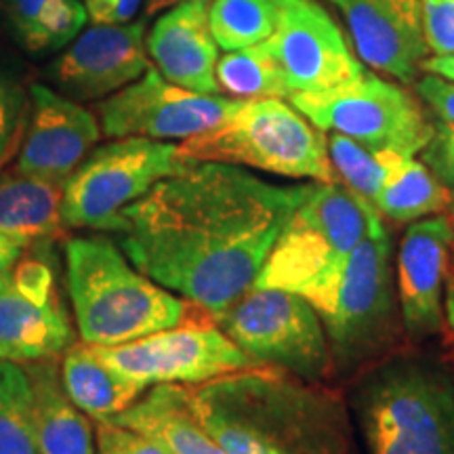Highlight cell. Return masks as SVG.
Listing matches in <instances>:
<instances>
[{
    "label": "cell",
    "mask_w": 454,
    "mask_h": 454,
    "mask_svg": "<svg viewBox=\"0 0 454 454\" xmlns=\"http://www.w3.org/2000/svg\"><path fill=\"white\" fill-rule=\"evenodd\" d=\"M308 187L190 162L124 208L118 240L141 274L215 317L253 288Z\"/></svg>",
    "instance_id": "obj_1"
},
{
    "label": "cell",
    "mask_w": 454,
    "mask_h": 454,
    "mask_svg": "<svg viewBox=\"0 0 454 454\" xmlns=\"http://www.w3.org/2000/svg\"><path fill=\"white\" fill-rule=\"evenodd\" d=\"M66 280L78 333L89 345L130 343L181 326L190 314V301L141 274L106 236L66 244Z\"/></svg>",
    "instance_id": "obj_2"
},
{
    "label": "cell",
    "mask_w": 454,
    "mask_h": 454,
    "mask_svg": "<svg viewBox=\"0 0 454 454\" xmlns=\"http://www.w3.org/2000/svg\"><path fill=\"white\" fill-rule=\"evenodd\" d=\"M184 164L223 162L334 184L325 130L278 98L242 99L223 122L177 145Z\"/></svg>",
    "instance_id": "obj_3"
},
{
    "label": "cell",
    "mask_w": 454,
    "mask_h": 454,
    "mask_svg": "<svg viewBox=\"0 0 454 454\" xmlns=\"http://www.w3.org/2000/svg\"><path fill=\"white\" fill-rule=\"evenodd\" d=\"M356 406L372 454H454V379L435 362H389L362 383Z\"/></svg>",
    "instance_id": "obj_4"
},
{
    "label": "cell",
    "mask_w": 454,
    "mask_h": 454,
    "mask_svg": "<svg viewBox=\"0 0 454 454\" xmlns=\"http://www.w3.org/2000/svg\"><path fill=\"white\" fill-rule=\"evenodd\" d=\"M383 230L377 207L340 181L309 184L253 286L282 288L303 297L334 274L366 236Z\"/></svg>",
    "instance_id": "obj_5"
},
{
    "label": "cell",
    "mask_w": 454,
    "mask_h": 454,
    "mask_svg": "<svg viewBox=\"0 0 454 454\" xmlns=\"http://www.w3.org/2000/svg\"><path fill=\"white\" fill-rule=\"evenodd\" d=\"M320 316L331 354L343 366L387 348L395 331V294L387 227L366 236L340 268L303 294Z\"/></svg>",
    "instance_id": "obj_6"
},
{
    "label": "cell",
    "mask_w": 454,
    "mask_h": 454,
    "mask_svg": "<svg viewBox=\"0 0 454 454\" xmlns=\"http://www.w3.org/2000/svg\"><path fill=\"white\" fill-rule=\"evenodd\" d=\"M184 167L175 144L124 137L101 145L66 181L64 225L121 234L124 208Z\"/></svg>",
    "instance_id": "obj_7"
},
{
    "label": "cell",
    "mask_w": 454,
    "mask_h": 454,
    "mask_svg": "<svg viewBox=\"0 0 454 454\" xmlns=\"http://www.w3.org/2000/svg\"><path fill=\"white\" fill-rule=\"evenodd\" d=\"M288 101L326 133H340L372 152L414 156L434 137L431 124L411 93L377 74L320 93H293Z\"/></svg>",
    "instance_id": "obj_8"
},
{
    "label": "cell",
    "mask_w": 454,
    "mask_h": 454,
    "mask_svg": "<svg viewBox=\"0 0 454 454\" xmlns=\"http://www.w3.org/2000/svg\"><path fill=\"white\" fill-rule=\"evenodd\" d=\"M215 322L259 364L284 366L311 381L331 368L325 325L314 305L297 293L253 286Z\"/></svg>",
    "instance_id": "obj_9"
},
{
    "label": "cell",
    "mask_w": 454,
    "mask_h": 454,
    "mask_svg": "<svg viewBox=\"0 0 454 454\" xmlns=\"http://www.w3.org/2000/svg\"><path fill=\"white\" fill-rule=\"evenodd\" d=\"M90 348L104 364L144 389L217 381L259 364L217 326H175L130 343Z\"/></svg>",
    "instance_id": "obj_10"
},
{
    "label": "cell",
    "mask_w": 454,
    "mask_h": 454,
    "mask_svg": "<svg viewBox=\"0 0 454 454\" xmlns=\"http://www.w3.org/2000/svg\"><path fill=\"white\" fill-rule=\"evenodd\" d=\"M242 99L202 95L168 82L156 67L98 106L101 133L114 139H190L217 127Z\"/></svg>",
    "instance_id": "obj_11"
},
{
    "label": "cell",
    "mask_w": 454,
    "mask_h": 454,
    "mask_svg": "<svg viewBox=\"0 0 454 454\" xmlns=\"http://www.w3.org/2000/svg\"><path fill=\"white\" fill-rule=\"evenodd\" d=\"M268 43L291 95L337 89L364 74L337 21L316 0H284Z\"/></svg>",
    "instance_id": "obj_12"
},
{
    "label": "cell",
    "mask_w": 454,
    "mask_h": 454,
    "mask_svg": "<svg viewBox=\"0 0 454 454\" xmlns=\"http://www.w3.org/2000/svg\"><path fill=\"white\" fill-rule=\"evenodd\" d=\"M144 34L145 20L122 26H93L57 57L51 66V81L70 99L110 98L150 67Z\"/></svg>",
    "instance_id": "obj_13"
},
{
    "label": "cell",
    "mask_w": 454,
    "mask_h": 454,
    "mask_svg": "<svg viewBox=\"0 0 454 454\" xmlns=\"http://www.w3.org/2000/svg\"><path fill=\"white\" fill-rule=\"evenodd\" d=\"M348 24L360 61L412 82L429 53L421 0H331Z\"/></svg>",
    "instance_id": "obj_14"
},
{
    "label": "cell",
    "mask_w": 454,
    "mask_h": 454,
    "mask_svg": "<svg viewBox=\"0 0 454 454\" xmlns=\"http://www.w3.org/2000/svg\"><path fill=\"white\" fill-rule=\"evenodd\" d=\"M30 99V124L17 158V168L66 184L98 145L101 124L87 107L44 84H34Z\"/></svg>",
    "instance_id": "obj_15"
},
{
    "label": "cell",
    "mask_w": 454,
    "mask_h": 454,
    "mask_svg": "<svg viewBox=\"0 0 454 454\" xmlns=\"http://www.w3.org/2000/svg\"><path fill=\"white\" fill-rule=\"evenodd\" d=\"M454 227L444 215L419 219L406 230L397 253V294L406 331L421 339L442 328V293L446 286Z\"/></svg>",
    "instance_id": "obj_16"
},
{
    "label": "cell",
    "mask_w": 454,
    "mask_h": 454,
    "mask_svg": "<svg viewBox=\"0 0 454 454\" xmlns=\"http://www.w3.org/2000/svg\"><path fill=\"white\" fill-rule=\"evenodd\" d=\"M147 53L168 82L202 95H219V44L208 26V3L184 0L158 17L145 41Z\"/></svg>",
    "instance_id": "obj_17"
},
{
    "label": "cell",
    "mask_w": 454,
    "mask_h": 454,
    "mask_svg": "<svg viewBox=\"0 0 454 454\" xmlns=\"http://www.w3.org/2000/svg\"><path fill=\"white\" fill-rule=\"evenodd\" d=\"M74 345L70 325L59 297L36 299L13 284L0 286V357L17 364L64 356Z\"/></svg>",
    "instance_id": "obj_18"
},
{
    "label": "cell",
    "mask_w": 454,
    "mask_h": 454,
    "mask_svg": "<svg viewBox=\"0 0 454 454\" xmlns=\"http://www.w3.org/2000/svg\"><path fill=\"white\" fill-rule=\"evenodd\" d=\"M32 389V421L38 454H95L89 414L72 402L55 357L21 364Z\"/></svg>",
    "instance_id": "obj_19"
},
{
    "label": "cell",
    "mask_w": 454,
    "mask_h": 454,
    "mask_svg": "<svg viewBox=\"0 0 454 454\" xmlns=\"http://www.w3.org/2000/svg\"><path fill=\"white\" fill-rule=\"evenodd\" d=\"M110 421L156 440L170 454H225L198 421L190 391L181 385H156L144 400Z\"/></svg>",
    "instance_id": "obj_20"
},
{
    "label": "cell",
    "mask_w": 454,
    "mask_h": 454,
    "mask_svg": "<svg viewBox=\"0 0 454 454\" xmlns=\"http://www.w3.org/2000/svg\"><path fill=\"white\" fill-rule=\"evenodd\" d=\"M64 185L21 173L17 167L0 173V234L26 247L34 240L64 236Z\"/></svg>",
    "instance_id": "obj_21"
},
{
    "label": "cell",
    "mask_w": 454,
    "mask_h": 454,
    "mask_svg": "<svg viewBox=\"0 0 454 454\" xmlns=\"http://www.w3.org/2000/svg\"><path fill=\"white\" fill-rule=\"evenodd\" d=\"M59 371L74 404L95 421H110L122 414L144 391L141 385L104 364L84 340L66 351Z\"/></svg>",
    "instance_id": "obj_22"
},
{
    "label": "cell",
    "mask_w": 454,
    "mask_h": 454,
    "mask_svg": "<svg viewBox=\"0 0 454 454\" xmlns=\"http://www.w3.org/2000/svg\"><path fill=\"white\" fill-rule=\"evenodd\" d=\"M381 156L385 162V179L374 198V207L385 217L408 223L452 207L450 192L427 164L414 160V156H402L395 152H381Z\"/></svg>",
    "instance_id": "obj_23"
},
{
    "label": "cell",
    "mask_w": 454,
    "mask_h": 454,
    "mask_svg": "<svg viewBox=\"0 0 454 454\" xmlns=\"http://www.w3.org/2000/svg\"><path fill=\"white\" fill-rule=\"evenodd\" d=\"M217 84L234 99L291 98L270 43L263 41L253 47L227 51L217 61Z\"/></svg>",
    "instance_id": "obj_24"
},
{
    "label": "cell",
    "mask_w": 454,
    "mask_h": 454,
    "mask_svg": "<svg viewBox=\"0 0 454 454\" xmlns=\"http://www.w3.org/2000/svg\"><path fill=\"white\" fill-rule=\"evenodd\" d=\"M284 0H213L208 26L219 49L238 51L268 41L276 32Z\"/></svg>",
    "instance_id": "obj_25"
},
{
    "label": "cell",
    "mask_w": 454,
    "mask_h": 454,
    "mask_svg": "<svg viewBox=\"0 0 454 454\" xmlns=\"http://www.w3.org/2000/svg\"><path fill=\"white\" fill-rule=\"evenodd\" d=\"M0 454H38L26 368L0 357Z\"/></svg>",
    "instance_id": "obj_26"
},
{
    "label": "cell",
    "mask_w": 454,
    "mask_h": 454,
    "mask_svg": "<svg viewBox=\"0 0 454 454\" xmlns=\"http://www.w3.org/2000/svg\"><path fill=\"white\" fill-rule=\"evenodd\" d=\"M192 411L208 435L223 448L225 454H284L271 444V442L261 435L257 429L251 427L234 412L225 411L211 397L204 395L200 389H190Z\"/></svg>",
    "instance_id": "obj_27"
},
{
    "label": "cell",
    "mask_w": 454,
    "mask_h": 454,
    "mask_svg": "<svg viewBox=\"0 0 454 454\" xmlns=\"http://www.w3.org/2000/svg\"><path fill=\"white\" fill-rule=\"evenodd\" d=\"M328 158L337 173V179L357 196L374 204L385 179V162L381 152H372L357 141L340 133L326 137Z\"/></svg>",
    "instance_id": "obj_28"
},
{
    "label": "cell",
    "mask_w": 454,
    "mask_h": 454,
    "mask_svg": "<svg viewBox=\"0 0 454 454\" xmlns=\"http://www.w3.org/2000/svg\"><path fill=\"white\" fill-rule=\"evenodd\" d=\"M87 21L89 13L81 0H49L20 43L34 55L59 51L81 36Z\"/></svg>",
    "instance_id": "obj_29"
},
{
    "label": "cell",
    "mask_w": 454,
    "mask_h": 454,
    "mask_svg": "<svg viewBox=\"0 0 454 454\" xmlns=\"http://www.w3.org/2000/svg\"><path fill=\"white\" fill-rule=\"evenodd\" d=\"M429 53L454 55V0H421Z\"/></svg>",
    "instance_id": "obj_30"
},
{
    "label": "cell",
    "mask_w": 454,
    "mask_h": 454,
    "mask_svg": "<svg viewBox=\"0 0 454 454\" xmlns=\"http://www.w3.org/2000/svg\"><path fill=\"white\" fill-rule=\"evenodd\" d=\"M26 112V99L13 81L0 74V164L7 160L17 144Z\"/></svg>",
    "instance_id": "obj_31"
},
{
    "label": "cell",
    "mask_w": 454,
    "mask_h": 454,
    "mask_svg": "<svg viewBox=\"0 0 454 454\" xmlns=\"http://www.w3.org/2000/svg\"><path fill=\"white\" fill-rule=\"evenodd\" d=\"M98 454H170L156 440L112 421H98Z\"/></svg>",
    "instance_id": "obj_32"
},
{
    "label": "cell",
    "mask_w": 454,
    "mask_h": 454,
    "mask_svg": "<svg viewBox=\"0 0 454 454\" xmlns=\"http://www.w3.org/2000/svg\"><path fill=\"white\" fill-rule=\"evenodd\" d=\"M423 162L434 170V175L452 196L454 207V124L438 122L434 129V137L427 144V147L421 152Z\"/></svg>",
    "instance_id": "obj_33"
},
{
    "label": "cell",
    "mask_w": 454,
    "mask_h": 454,
    "mask_svg": "<svg viewBox=\"0 0 454 454\" xmlns=\"http://www.w3.org/2000/svg\"><path fill=\"white\" fill-rule=\"evenodd\" d=\"M417 93L425 104L440 116V121L454 124V82L438 76V74H425L417 81Z\"/></svg>",
    "instance_id": "obj_34"
},
{
    "label": "cell",
    "mask_w": 454,
    "mask_h": 454,
    "mask_svg": "<svg viewBox=\"0 0 454 454\" xmlns=\"http://www.w3.org/2000/svg\"><path fill=\"white\" fill-rule=\"evenodd\" d=\"M93 26L129 24L144 4V0H82Z\"/></svg>",
    "instance_id": "obj_35"
},
{
    "label": "cell",
    "mask_w": 454,
    "mask_h": 454,
    "mask_svg": "<svg viewBox=\"0 0 454 454\" xmlns=\"http://www.w3.org/2000/svg\"><path fill=\"white\" fill-rule=\"evenodd\" d=\"M47 3L49 0H7L9 20L11 24H13L17 38H21L27 30H30L34 21H36L38 13H41Z\"/></svg>",
    "instance_id": "obj_36"
},
{
    "label": "cell",
    "mask_w": 454,
    "mask_h": 454,
    "mask_svg": "<svg viewBox=\"0 0 454 454\" xmlns=\"http://www.w3.org/2000/svg\"><path fill=\"white\" fill-rule=\"evenodd\" d=\"M26 244L13 240V238L0 234V286L13 276L15 265L24 257Z\"/></svg>",
    "instance_id": "obj_37"
},
{
    "label": "cell",
    "mask_w": 454,
    "mask_h": 454,
    "mask_svg": "<svg viewBox=\"0 0 454 454\" xmlns=\"http://www.w3.org/2000/svg\"><path fill=\"white\" fill-rule=\"evenodd\" d=\"M421 70L429 74H438V76L446 78V81L454 82V55H434L423 61Z\"/></svg>",
    "instance_id": "obj_38"
},
{
    "label": "cell",
    "mask_w": 454,
    "mask_h": 454,
    "mask_svg": "<svg viewBox=\"0 0 454 454\" xmlns=\"http://www.w3.org/2000/svg\"><path fill=\"white\" fill-rule=\"evenodd\" d=\"M446 320L450 328L454 331V247H452V261H450V268H448V276H446Z\"/></svg>",
    "instance_id": "obj_39"
},
{
    "label": "cell",
    "mask_w": 454,
    "mask_h": 454,
    "mask_svg": "<svg viewBox=\"0 0 454 454\" xmlns=\"http://www.w3.org/2000/svg\"><path fill=\"white\" fill-rule=\"evenodd\" d=\"M179 3H184V0H144V20H152V17H156L158 13H162V11L175 7Z\"/></svg>",
    "instance_id": "obj_40"
},
{
    "label": "cell",
    "mask_w": 454,
    "mask_h": 454,
    "mask_svg": "<svg viewBox=\"0 0 454 454\" xmlns=\"http://www.w3.org/2000/svg\"><path fill=\"white\" fill-rule=\"evenodd\" d=\"M204 3H208V0H204Z\"/></svg>",
    "instance_id": "obj_41"
}]
</instances>
